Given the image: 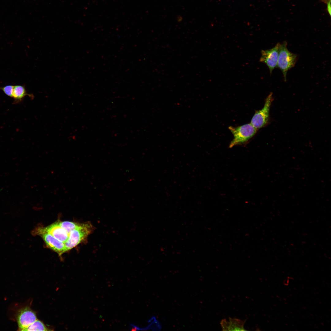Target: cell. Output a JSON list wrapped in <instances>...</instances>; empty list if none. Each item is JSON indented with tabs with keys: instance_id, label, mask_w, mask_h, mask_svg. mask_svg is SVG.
Instances as JSON below:
<instances>
[{
	"instance_id": "1",
	"label": "cell",
	"mask_w": 331,
	"mask_h": 331,
	"mask_svg": "<svg viewBox=\"0 0 331 331\" xmlns=\"http://www.w3.org/2000/svg\"><path fill=\"white\" fill-rule=\"evenodd\" d=\"M95 229V228L89 222L81 223L78 228L72 230L69 234L67 240L64 243L66 252L86 241Z\"/></svg>"
},
{
	"instance_id": "2",
	"label": "cell",
	"mask_w": 331,
	"mask_h": 331,
	"mask_svg": "<svg viewBox=\"0 0 331 331\" xmlns=\"http://www.w3.org/2000/svg\"><path fill=\"white\" fill-rule=\"evenodd\" d=\"M286 41L280 44L278 67L282 71L284 80H287V75L289 70L294 67L296 63L297 55L290 51L287 48Z\"/></svg>"
},
{
	"instance_id": "3",
	"label": "cell",
	"mask_w": 331,
	"mask_h": 331,
	"mask_svg": "<svg viewBox=\"0 0 331 331\" xmlns=\"http://www.w3.org/2000/svg\"><path fill=\"white\" fill-rule=\"evenodd\" d=\"M228 128L234 136L229 144L230 148L247 143L255 135L257 130L251 123L236 127L230 126Z\"/></svg>"
},
{
	"instance_id": "4",
	"label": "cell",
	"mask_w": 331,
	"mask_h": 331,
	"mask_svg": "<svg viewBox=\"0 0 331 331\" xmlns=\"http://www.w3.org/2000/svg\"><path fill=\"white\" fill-rule=\"evenodd\" d=\"M273 100L272 93H271L266 98L263 107L256 111L250 123L257 130L264 127L268 123L270 109Z\"/></svg>"
},
{
	"instance_id": "5",
	"label": "cell",
	"mask_w": 331,
	"mask_h": 331,
	"mask_svg": "<svg viewBox=\"0 0 331 331\" xmlns=\"http://www.w3.org/2000/svg\"><path fill=\"white\" fill-rule=\"evenodd\" d=\"M33 233L40 236L46 245L59 255H61L66 252L64 243L56 239L49 234L42 231L39 227L34 231Z\"/></svg>"
},
{
	"instance_id": "6",
	"label": "cell",
	"mask_w": 331,
	"mask_h": 331,
	"mask_svg": "<svg viewBox=\"0 0 331 331\" xmlns=\"http://www.w3.org/2000/svg\"><path fill=\"white\" fill-rule=\"evenodd\" d=\"M280 44L278 43L272 48L262 50L261 51V55L260 61L266 64L271 74L273 70L277 67Z\"/></svg>"
},
{
	"instance_id": "7",
	"label": "cell",
	"mask_w": 331,
	"mask_h": 331,
	"mask_svg": "<svg viewBox=\"0 0 331 331\" xmlns=\"http://www.w3.org/2000/svg\"><path fill=\"white\" fill-rule=\"evenodd\" d=\"M16 319L18 330L23 331L37 319L36 313L29 306L20 309L18 311Z\"/></svg>"
},
{
	"instance_id": "8",
	"label": "cell",
	"mask_w": 331,
	"mask_h": 331,
	"mask_svg": "<svg viewBox=\"0 0 331 331\" xmlns=\"http://www.w3.org/2000/svg\"><path fill=\"white\" fill-rule=\"evenodd\" d=\"M39 228L64 243L67 241L69 237V234L60 226L59 221L46 227Z\"/></svg>"
},
{
	"instance_id": "9",
	"label": "cell",
	"mask_w": 331,
	"mask_h": 331,
	"mask_svg": "<svg viewBox=\"0 0 331 331\" xmlns=\"http://www.w3.org/2000/svg\"><path fill=\"white\" fill-rule=\"evenodd\" d=\"M246 321V320L229 317L228 321L225 319L222 320L220 324L223 331H246L244 328Z\"/></svg>"
},
{
	"instance_id": "10",
	"label": "cell",
	"mask_w": 331,
	"mask_h": 331,
	"mask_svg": "<svg viewBox=\"0 0 331 331\" xmlns=\"http://www.w3.org/2000/svg\"><path fill=\"white\" fill-rule=\"evenodd\" d=\"M26 96H28L32 98L34 97L32 94L28 93L24 86L20 85L14 86L12 97L14 99L15 103L21 101Z\"/></svg>"
},
{
	"instance_id": "11",
	"label": "cell",
	"mask_w": 331,
	"mask_h": 331,
	"mask_svg": "<svg viewBox=\"0 0 331 331\" xmlns=\"http://www.w3.org/2000/svg\"><path fill=\"white\" fill-rule=\"evenodd\" d=\"M48 328L41 321L37 319L34 322L24 329L23 331H49Z\"/></svg>"
},
{
	"instance_id": "12",
	"label": "cell",
	"mask_w": 331,
	"mask_h": 331,
	"mask_svg": "<svg viewBox=\"0 0 331 331\" xmlns=\"http://www.w3.org/2000/svg\"><path fill=\"white\" fill-rule=\"evenodd\" d=\"M59 223L69 235L71 231L78 228L81 224L67 221H59Z\"/></svg>"
},
{
	"instance_id": "13",
	"label": "cell",
	"mask_w": 331,
	"mask_h": 331,
	"mask_svg": "<svg viewBox=\"0 0 331 331\" xmlns=\"http://www.w3.org/2000/svg\"><path fill=\"white\" fill-rule=\"evenodd\" d=\"M14 86L11 85H7L4 87H0V89L9 97H12V94Z\"/></svg>"
},
{
	"instance_id": "14",
	"label": "cell",
	"mask_w": 331,
	"mask_h": 331,
	"mask_svg": "<svg viewBox=\"0 0 331 331\" xmlns=\"http://www.w3.org/2000/svg\"><path fill=\"white\" fill-rule=\"evenodd\" d=\"M321 2L326 3L327 5V10L330 16L331 15V0H320Z\"/></svg>"
}]
</instances>
